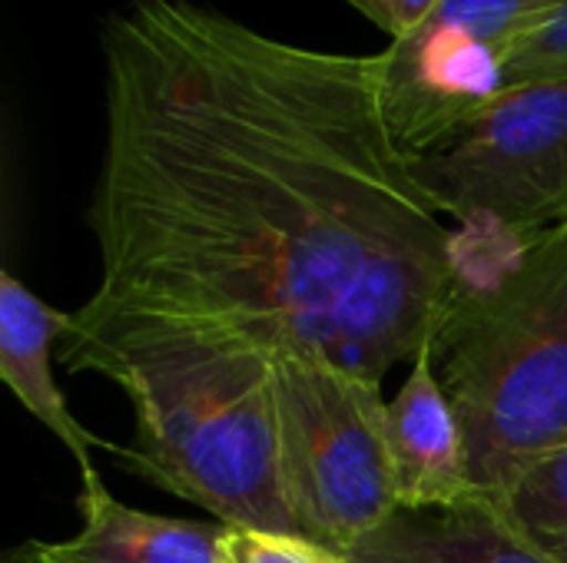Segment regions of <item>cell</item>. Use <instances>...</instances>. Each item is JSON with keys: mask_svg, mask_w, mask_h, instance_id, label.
Masks as SVG:
<instances>
[{"mask_svg": "<svg viewBox=\"0 0 567 563\" xmlns=\"http://www.w3.org/2000/svg\"><path fill=\"white\" fill-rule=\"evenodd\" d=\"M90 302L223 325L375 382L435 338L455 229L412 176L382 53L269 37L199 0L103 20Z\"/></svg>", "mask_w": 567, "mask_h": 563, "instance_id": "6da1fadb", "label": "cell"}, {"mask_svg": "<svg viewBox=\"0 0 567 563\" xmlns=\"http://www.w3.org/2000/svg\"><path fill=\"white\" fill-rule=\"evenodd\" d=\"M60 362L120 385L136 411L113 458L223 528L296 534L279 481L272 352L243 332L83 302Z\"/></svg>", "mask_w": 567, "mask_h": 563, "instance_id": "7a4b0ae2", "label": "cell"}, {"mask_svg": "<svg viewBox=\"0 0 567 563\" xmlns=\"http://www.w3.org/2000/svg\"><path fill=\"white\" fill-rule=\"evenodd\" d=\"M429 352L478 494H505L565 448L567 222L525 239L498 269L458 279Z\"/></svg>", "mask_w": 567, "mask_h": 563, "instance_id": "3957f363", "label": "cell"}, {"mask_svg": "<svg viewBox=\"0 0 567 563\" xmlns=\"http://www.w3.org/2000/svg\"><path fill=\"white\" fill-rule=\"evenodd\" d=\"M279 481L296 534L349 551L399 511L382 382L272 352Z\"/></svg>", "mask_w": 567, "mask_h": 563, "instance_id": "277c9868", "label": "cell"}, {"mask_svg": "<svg viewBox=\"0 0 567 563\" xmlns=\"http://www.w3.org/2000/svg\"><path fill=\"white\" fill-rule=\"evenodd\" d=\"M412 176L442 216L532 239L567 222V80L525 83L429 149Z\"/></svg>", "mask_w": 567, "mask_h": 563, "instance_id": "5b68a950", "label": "cell"}, {"mask_svg": "<svg viewBox=\"0 0 567 563\" xmlns=\"http://www.w3.org/2000/svg\"><path fill=\"white\" fill-rule=\"evenodd\" d=\"M565 0H442L405 40L382 53L392 129L405 153L429 149L502 93V70L518 40Z\"/></svg>", "mask_w": 567, "mask_h": 563, "instance_id": "8992f818", "label": "cell"}, {"mask_svg": "<svg viewBox=\"0 0 567 563\" xmlns=\"http://www.w3.org/2000/svg\"><path fill=\"white\" fill-rule=\"evenodd\" d=\"M389 455L395 498L405 511L455 508L478 494L462 421L435 375L432 352L422 348L389 402Z\"/></svg>", "mask_w": 567, "mask_h": 563, "instance_id": "52a82bcc", "label": "cell"}, {"mask_svg": "<svg viewBox=\"0 0 567 563\" xmlns=\"http://www.w3.org/2000/svg\"><path fill=\"white\" fill-rule=\"evenodd\" d=\"M70 312L47 305L13 272H0V378L13 398L30 411L80 465V475H93V448L113 451L110 441L86 431L53 378V342L63 338Z\"/></svg>", "mask_w": 567, "mask_h": 563, "instance_id": "ba28073f", "label": "cell"}, {"mask_svg": "<svg viewBox=\"0 0 567 563\" xmlns=\"http://www.w3.org/2000/svg\"><path fill=\"white\" fill-rule=\"evenodd\" d=\"M349 563H548L502 514L475 494L455 508L405 511L399 508L375 531L359 538Z\"/></svg>", "mask_w": 567, "mask_h": 563, "instance_id": "9c48e42d", "label": "cell"}, {"mask_svg": "<svg viewBox=\"0 0 567 563\" xmlns=\"http://www.w3.org/2000/svg\"><path fill=\"white\" fill-rule=\"evenodd\" d=\"M80 531L66 541L43 544V554L60 563H223L219 528L146 514L123 504L100 475H83L76 498Z\"/></svg>", "mask_w": 567, "mask_h": 563, "instance_id": "30bf717a", "label": "cell"}, {"mask_svg": "<svg viewBox=\"0 0 567 563\" xmlns=\"http://www.w3.org/2000/svg\"><path fill=\"white\" fill-rule=\"evenodd\" d=\"M492 501L545 561L567 563V445L535 461Z\"/></svg>", "mask_w": 567, "mask_h": 563, "instance_id": "8fae6325", "label": "cell"}, {"mask_svg": "<svg viewBox=\"0 0 567 563\" xmlns=\"http://www.w3.org/2000/svg\"><path fill=\"white\" fill-rule=\"evenodd\" d=\"M219 561L223 563H349L342 551L326 548L302 534L259 531V528H223L219 524Z\"/></svg>", "mask_w": 567, "mask_h": 563, "instance_id": "7c38bea8", "label": "cell"}, {"mask_svg": "<svg viewBox=\"0 0 567 563\" xmlns=\"http://www.w3.org/2000/svg\"><path fill=\"white\" fill-rule=\"evenodd\" d=\"M545 80H567V0L538 30L515 43L502 70V93Z\"/></svg>", "mask_w": 567, "mask_h": 563, "instance_id": "4fadbf2b", "label": "cell"}, {"mask_svg": "<svg viewBox=\"0 0 567 563\" xmlns=\"http://www.w3.org/2000/svg\"><path fill=\"white\" fill-rule=\"evenodd\" d=\"M362 17H369L379 30H385L392 40L412 37L439 7L442 0H349Z\"/></svg>", "mask_w": 567, "mask_h": 563, "instance_id": "5bb4252c", "label": "cell"}, {"mask_svg": "<svg viewBox=\"0 0 567 563\" xmlns=\"http://www.w3.org/2000/svg\"><path fill=\"white\" fill-rule=\"evenodd\" d=\"M3 563H60V561L47 557V554H43V548H40V541H30V544L17 548L13 554H7V561Z\"/></svg>", "mask_w": 567, "mask_h": 563, "instance_id": "9a60e30c", "label": "cell"}]
</instances>
